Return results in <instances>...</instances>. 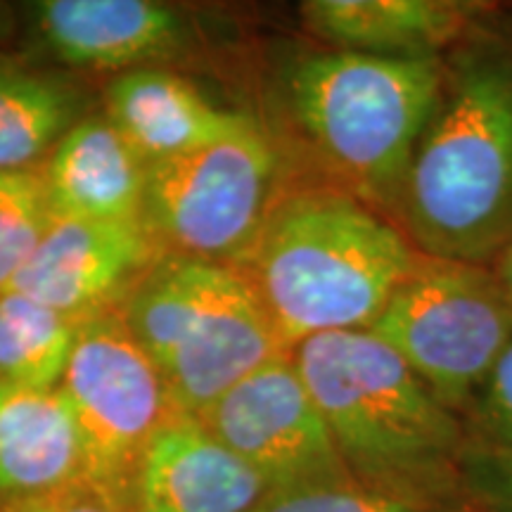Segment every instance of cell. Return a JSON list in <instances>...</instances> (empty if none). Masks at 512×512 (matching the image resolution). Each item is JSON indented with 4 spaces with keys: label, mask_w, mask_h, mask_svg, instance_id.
Listing matches in <instances>:
<instances>
[{
    "label": "cell",
    "mask_w": 512,
    "mask_h": 512,
    "mask_svg": "<svg viewBox=\"0 0 512 512\" xmlns=\"http://www.w3.org/2000/svg\"><path fill=\"white\" fill-rule=\"evenodd\" d=\"M446 79V57L392 60L313 48L268 83L264 124L294 181L332 185L396 221L415 147Z\"/></svg>",
    "instance_id": "cell-1"
},
{
    "label": "cell",
    "mask_w": 512,
    "mask_h": 512,
    "mask_svg": "<svg viewBox=\"0 0 512 512\" xmlns=\"http://www.w3.org/2000/svg\"><path fill=\"white\" fill-rule=\"evenodd\" d=\"M292 356L354 482L430 508L475 510L463 479L467 422L373 332L311 337Z\"/></svg>",
    "instance_id": "cell-2"
},
{
    "label": "cell",
    "mask_w": 512,
    "mask_h": 512,
    "mask_svg": "<svg viewBox=\"0 0 512 512\" xmlns=\"http://www.w3.org/2000/svg\"><path fill=\"white\" fill-rule=\"evenodd\" d=\"M420 254L399 223L358 197L292 181L235 268L292 351L328 332L368 330Z\"/></svg>",
    "instance_id": "cell-3"
},
{
    "label": "cell",
    "mask_w": 512,
    "mask_h": 512,
    "mask_svg": "<svg viewBox=\"0 0 512 512\" xmlns=\"http://www.w3.org/2000/svg\"><path fill=\"white\" fill-rule=\"evenodd\" d=\"M422 254L491 264L512 242V53L465 48L446 60L437 110L399 204Z\"/></svg>",
    "instance_id": "cell-4"
},
{
    "label": "cell",
    "mask_w": 512,
    "mask_h": 512,
    "mask_svg": "<svg viewBox=\"0 0 512 512\" xmlns=\"http://www.w3.org/2000/svg\"><path fill=\"white\" fill-rule=\"evenodd\" d=\"M117 311L176 411L192 418L290 351L247 275L216 261L162 254Z\"/></svg>",
    "instance_id": "cell-5"
},
{
    "label": "cell",
    "mask_w": 512,
    "mask_h": 512,
    "mask_svg": "<svg viewBox=\"0 0 512 512\" xmlns=\"http://www.w3.org/2000/svg\"><path fill=\"white\" fill-rule=\"evenodd\" d=\"M292 181L271 133L252 119L202 150L150 164L143 226L162 254L238 266Z\"/></svg>",
    "instance_id": "cell-6"
},
{
    "label": "cell",
    "mask_w": 512,
    "mask_h": 512,
    "mask_svg": "<svg viewBox=\"0 0 512 512\" xmlns=\"http://www.w3.org/2000/svg\"><path fill=\"white\" fill-rule=\"evenodd\" d=\"M368 332L465 420L512 344V306L489 264L420 254Z\"/></svg>",
    "instance_id": "cell-7"
},
{
    "label": "cell",
    "mask_w": 512,
    "mask_h": 512,
    "mask_svg": "<svg viewBox=\"0 0 512 512\" xmlns=\"http://www.w3.org/2000/svg\"><path fill=\"white\" fill-rule=\"evenodd\" d=\"M60 394L79 437L83 482L126 508L145 448L178 411L119 311L83 320Z\"/></svg>",
    "instance_id": "cell-8"
},
{
    "label": "cell",
    "mask_w": 512,
    "mask_h": 512,
    "mask_svg": "<svg viewBox=\"0 0 512 512\" xmlns=\"http://www.w3.org/2000/svg\"><path fill=\"white\" fill-rule=\"evenodd\" d=\"M200 420L271 494L351 482L292 351L249 373Z\"/></svg>",
    "instance_id": "cell-9"
},
{
    "label": "cell",
    "mask_w": 512,
    "mask_h": 512,
    "mask_svg": "<svg viewBox=\"0 0 512 512\" xmlns=\"http://www.w3.org/2000/svg\"><path fill=\"white\" fill-rule=\"evenodd\" d=\"M162 256L143 223L57 216L5 290L88 320L117 311Z\"/></svg>",
    "instance_id": "cell-10"
},
{
    "label": "cell",
    "mask_w": 512,
    "mask_h": 512,
    "mask_svg": "<svg viewBox=\"0 0 512 512\" xmlns=\"http://www.w3.org/2000/svg\"><path fill=\"white\" fill-rule=\"evenodd\" d=\"M29 17L53 60L91 72L159 67L195 38L188 15L157 0H41L29 5Z\"/></svg>",
    "instance_id": "cell-11"
},
{
    "label": "cell",
    "mask_w": 512,
    "mask_h": 512,
    "mask_svg": "<svg viewBox=\"0 0 512 512\" xmlns=\"http://www.w3.org/2000/svg\"><path fill=\"white\" fill-rule=\"evenodd\" d=\"M271 489L200 418L176 413L155 434L126 491L128 512H254Z\"/></svg>",
    "instance_id": "cell-12"
},
{
    "label": "cell",
    "mask_w": 512,
    "mask_h": 512,
    "mask_svg": "<svg viewBox=\"0 0 512 512\" xmlns=\"http://www.w3.org/2000/svg\"><path fill=\"white\" fill-rule=\"evenodd\" d=\"M479 15L472 3L451 0H306L299 17L328 48L392 57L437 60L463 43Z\"/></svg>",
    "instance_id": "cell-13"
},
{
    "label": "cell",
    "mask_w": 512,
    "mask_h": 512,
    "mask_svg": "<svg viewBox=\"0 0 512 512\" xmlns=\"http://www.w3.org/2000/svg\"><path fill=\"white\" fill-rule=\"evenodd\" d=\"M107 117L147 164L202 150L247 126L252 117L209 100L166 67L117 74L107 83Z\"/></svg>",
    "instance_id": "cell-14"
},
{
    "label": "cell",
    "mask_w": 512,
    "mask_h": 512,
    "mask_svg": "<svg viewBox=\"0 0 512 512\" xmlns=\"http://www.w3.org/2000/svg\"><path fill=\"white\" fill-rule=\"evenodd\" d=\"M150 164L107 114H86L43 166L57 216L143 223Z\"/></svg>",
    "instance_id": "cell-15"
},
{
    "label": "cell",
    "mask_w": 512,
    "mask_h": 512,
    "mask_svg": "<svg viewBox=\"0 0 512 512\" xmlns=\"http://www.w3.org/2000/svg\"><path fill=\"white\" fill-rule=\"evenodd\" d=\"M76 482L81 448L60 389L0 382V510Z\"/></svg>",
    "instance_id": "cell-16"
},
{
    "label": "cell",
    "mask_w": 512,
    "mask_h": 512,
    "mask_svg": "<svg viewBox=\"0 0 512 512\" xmlns=\"http://www.w3.org/2000/svg\"><path fill=\"white\" fill-rule=\"evenodd\" d=\"M86 114L72 79L0 55V171L43 169Z\"/></svg>",
    "instance_id": "cell-17"
},
{
    "label": "cell",
    "mask_w": 512,
    "mask_h": 512,
    "mask_svg": "<svg viewBox=\"0 0 512 512\" xmlns=\"http://www.w3.org/2000/svg\"><path fill=\"white\" fill-rule=\"evenodd\" d=\"M81 323L22 292H0V382L60 389Z\"/></svg>",
    "instance_id": "cell-18"
},
{
    "label": "cell",
    "mask_w": 512,
    "mask_h": 512,
    "mask_svg": "<svg viewBox=\"0 0 512 512\" xmlns=\"http://www.w3.org/2000/svg\"><path fill=\"white\" fill-rule=\"evenodd\" d=\"M53 219L43 169L0 171V290L27 266Z\"/></svg>",
    "instance_id": "cell-19"
},
{
    "label": "cell",
    "mask_w": 512,
    "mask_h": 512,
    "mask_svg": "<svg viewBox=\"0 0 512 512\" xmlns=\"http://www.w3.org/2000/svg\"><path fill=\"white\" fill-rule=\"evenodd\" d=\"M254 512H472L418 505L351 482L275 491Z\"/></svg>",
    "instance_id": "cell-20"
},
{
    "label": "cell",
    "mask_w": 512,
    "mask_h": 512,
    "mask_svg": "<svg viewBox=\"0 0 512 512\" xmlns=\"http://www.w3.org/2000/svg\"><path fill=\"white\" fill-rule=\"evenodd\" d=\"M465 422L479 444L512 451V344L486 377Z\"/></svg>",
    "instance_id": "cell-21"
},
{
    "label": "cell",
    "mask_w": 512,
    "mask_h": 512,
    "mask_svg": "<svg viewBox=\"0 0 512 512\" xmlns=\"http://www.w3.org/2000/svg\"><path fill=\"white\" fill-rule=\"evenodd\" d=\"M467 501L477 512H512V451L472 439L463 460Z\"/></svg>",
    "instance_id": "cell-22"
},
{
    "label": "cell",
    "mask_w": 512,
    "mask_h": 512,
    "mask_svg": "<svg viewBox=\"0 0 512 512\" xmlns=\"http://www.w3.org/2000/svg\"><path fill=\"white\" fill-rule=\"evenodd\" d=\"M0 512H128L117 498L95 489L86 482L64 486L53 494L31 498V501L10 505Z\"/></svg>",
    "instance_id": "cell-23"
},
{
    "label": "cell",
    "mask_w": 512,
    "mask_h": 512,
    "mask_svg": "<svg viewBox=\"0 0 512 512\" xmlns=\"http://www.w3.org/2000/svg\"><path fill=\"white\" fill-rule=\"evenodd\" d=\"M489 266H491V271H494V275H496L498 285H501L505 299H508L510 306H512V242L503 249L501 254L496 256L494 261H491Z\"/></svg>",
    "instance_id": "cell-24"
},
{
    "label": "cell",
    "mask_w": 512,
    "mask_h": 512,
    "mask_svg": "<svg viewBox=\"0 0 512 512\" xmlns=\"http://www.w3.org/2000/svg\"><path fill=\"white\" fill-rule=\"evenodd\" d=\"M15 29V15H12L10 5L0 3V41H5Z\"/></svg>",
    "instance_id": "cell-25"
},
{
    "label": "cell",
    "mask_w": 512,
    "mask_h": 512,
    "mask_svg": "<svg viewBox=\"0 0 512 512\" xmlns=\"http://www.w3.org/2000/svg\"><path fill=\"white\" fill-rule=\"evenodd\" d=\"M472 512H477V510H472Z\"/></svg>",
    "instance_id": "cell-26"
},
{
    "label": "cell",
    "mask_w": 512,
    "mask_h": 512,
    "mask_svg": "<svg viewBox=\"0 0 512 512\" xmlns=\"http://www.w3.org/2000/svg\"><path fill=\"white\" fill-rule=\"evenodd\" d=\"M0 292H3V290H0Z\"/></svg>",
    "instance_id": "cell-27"
}]
</instances>
